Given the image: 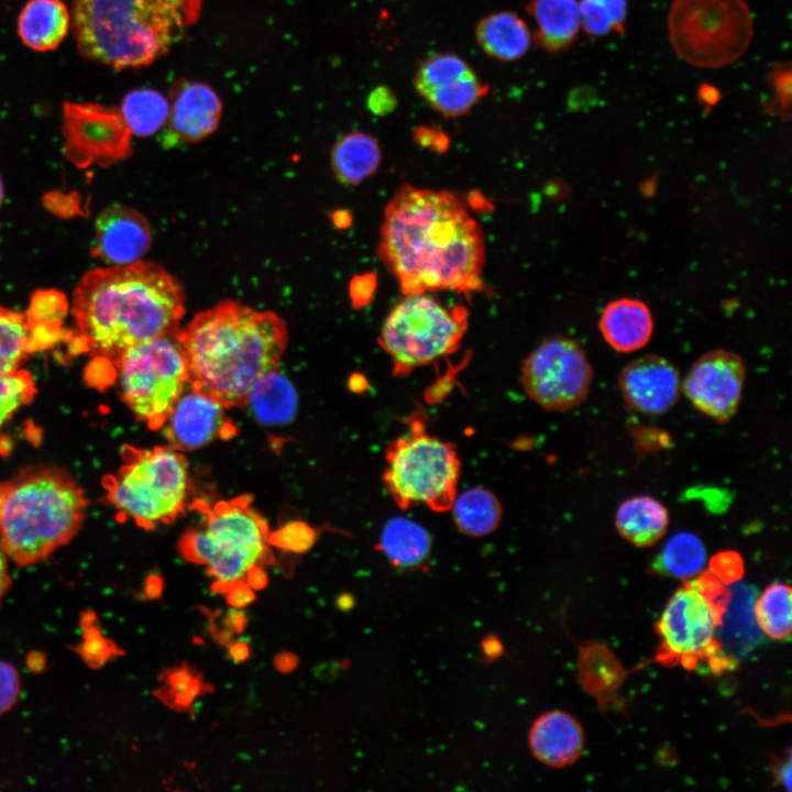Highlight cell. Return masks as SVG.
Returning <instances> with one entry per match:
<instances>
[{
  "mask_svg": "<svg viewBox=\"0 0 792 792\" xmlns=\"http://www.w3.org/2000/svg\"><path fill=\"white\" fill-rule=\"evenodd\" d=\"M377 249L404 295L483 287V231L448 190L402 185L385 208Z\"/></svg>",
  "mask_w": 792,
  "mask_h": 792,
  "instance_id": "1",
  "label": "cell"
},
{
  "mask_svg": "<svg viewBox=\"0 0 792 792\" xmlns=\"http://www.w3.org/2000/svg\"><path fill=\"white\" fill-rule=\"evenodd\" d=\"M72 311L87 349L114 361L135 344L177 332L185 295L162 266L139 261L84 275Z\"/></svg>",
  "mask_w": 792,
  "mask_h": 792,
  "instance_id": "2",
  "label": "cell"
},
{
  "mask_svg": "<svg viewBox=\"0 0 792 792\" xmlns=\"http://www.w3.org/2000/svg\"><path fill=\"white\" fill-rule=\"evenodd\" d=\"M189 365V385L227 408L246 404L253 386L277 369L288 341L285 321L224 300L198 312L177 332Z\"/></svg>",
  "mask_w": 792,
  "mask_h": 792,
  "instance_id": "3",
  "label": "cell"
},
{
  "mask_svg": "<svg viewBox=\"0 0 792 792\" xmlns=\"http://www.w3.org/2000/svg\"><path fill=\"white\" fill-rule=\"evenodd\" d=\"M200 10L201 0H74L70 23L86 59L119 70L165 55Z\"/></svg>",
  "mask_w": 792,
  "mask_h": 792,
  "instance_id": "4",
  "label": "cell"
},
{
  "mask_svg": "<svg viewBox=\"0 0 792 792\" xmlns=\"http://www.w3.org/2000/svg\"><path fill=\"white\" fill-rule=\"evenodd\" d=\"M87 505L84 491L64 470L26 469L2 484L0 547L19 565L38 563L76 536Z\"/></svg>",
  "mask_w": 792,
  "mask_h": 792,
  "instance_id": "5",
  "label": "cell"
},
{
  "mask_svg": "<svg viewBox=\"0 0 792 792\" xmlns=\"http://www.w3.org/2000/svg\"><path fill=\"white\" fill-rule=\"evenodd\" d=\"M202 510L199 522L182 537L179 550L188 561L204 564L215 579L212 588L224 593L251 568L270 560L268 526L246 496Z\"/></svg>",
  "mask_w": 792,
  "mask_h": 792,
  "instance_id": "6",
  "label": "cell"
},
{
  "mask_svg": "<svg viewBox=\"0 0 792 792\" xmlns=\"http://www.w3.org/2000/svg\"><path fill=\"white\" fill-rule=\"evenodd\" d=\"M108 502L125 519L152 529L186 510L191 493L188 463L170 446L130 448L114 475L106 479Z\"/></svg>",
  "mask_w": 792,
  "mask_h": 792,
  "instance_id": "7",
  "label": "cell"
},
{
  "mask_svg": "<svg viewBox=\"0 0 792 792\" xmlns=\"http://www.w3.org/2000/svg\"><path fill=\"white\" fill-rule=\"evenodd\" d=\"M385 462L384 483L399 507L451 508L461 469L458 452L450 442L429 435L421 419L409 418L408 431L388 446Z\"/></svg>",
  "mask_w": 792,
  "mask_h": 792,
  "instance_id": "8",
  "label": "cell"
},
{
  "mask_svg": "<svg viewBox=\"0 0 792 792\" xmlns=\"http://www.w3.org/2000/svg\"><path fill=\"white\" fill-rule=\"evenodd\" d=\"M468 328L464 307H448L427 293L405 295L385 318L378 343L405 376L455 352Z\"/></svg>",
  "mask_w": 792,
  "mask_h": 792,
  "instance_id": "9",
  "label": "cell"
},
{
  "mask_svg": "<svg viewBox=\"0 0 792 792\" xmlns=\"http://www.w3.org/2000/svg\"><path fill=\"white\" fill-rule=\"evenodd\" d=\"M668 29L676 54L702 68L736 62L752 38L751 12L745 0H674Z\"/></svg>",
  "mask_w": 792,
  "mask_h": 792,
  "instance_id": "10",
  "label": "cell"
},
{
  "mask_svg": "<svg viewBox=\"0 0 792 792\" xmlns=\"http://www.w3.org/2000/svg\"><path fill=\"white\" fill-rule=\"evenodd\" d=\"M177 332L135 344L114 360L124 404L154 430L162 428L189 385L188 360Z\"/></svg>",
  "mask_w": 792,
  "mask_h": 792,
  "instance_id": "11",
  "label": "cell"
},
{
  "mask_svg": "<svg viewBox=\"0 0 792 792\" xmlns=\"http://www.w3.org/2000/svg\"><path fill=\"white\" fill-rule=\"evenodd\" d=\"M520 381L538 405L547 410L565 411L586 399L593 369L574 340L558 336L544 340L528 355Z\"/></svg>",
  "mask_w": 792,
  "mask_h": 792,
  "instance_id": "12",
  "label": "cell"
},
{
  "mask_svg": "<svg viewBox=\"0 0 792 792\" xmlns=\"http://www.w3.org/2000/svg\"><path fill=\"white\" fill-rule=\"evenodd\" d=\"M688 581L670 597L658 624L663 648L682 660L708 651L722 615L719 585L713 575L700 573Z\"/></svg>",
  "mask_w": 792,
  "mask_h": 792,
  "instance_id": "13",
  "label": "cell"
},
{
  "mask_svg": "<svg viewBox=\"0 0 792 792\" xmlns=\"http://www.w3.org/2000/svg\"><path fill=\"white\" fill-rule=\"evenodd\" d=\"M65 154L79 167L108 165L131 153V132L120 110L94 102L63 106Z\"/></svg>",
  "mask_w": 792,
  "mask_h": 792,
  "instance_id": "14",
  "label": "cell"
},
{
  "mask_svg": "<svg viewBox=\"0 0 792 792\" xmlns=\"http://www.w3.org/2000/svg\"><path fill=\"white\" fill-rule=\"evenodd\" d=\"M746 371L745 361L735 352L713 350L693 363L682 381V392L697 410L725 424L738 410Z\"/></svg>",
  "mask_w": 792,
  "mask_h": 792,
  "instance_id": "15",
  "label": "cell"
},
{
  "mask_svg": "<svg viewBox=\"0 0 792 792\" xmlns=\"http://www.w3.org/2000/svg\"><path fill=\"white\" fill-rule=\"evenodd\" d=\"M226 409L216 398L188 385L170 408L161 429L168 446L174 449H199L234 432Z\"/></svg>",
  "mask_w": 792,
  "mask_h": 792,
  "instance_id": "16",
  "label": "cell"
},
{
  "mask_svg": "<svg viewBox=\"0 0 792 792\" xmlns=\"http://www.w3.org/2000/svg\"><path fill=\"white\" fill-rule=\"evenodd\" d=\"M682 381L675 365L668 359L647 354L628 363L618 377L625 403L636 413L658 417L678 403Z\"/></svg>",
  "mask_w": 792,
  "mask_h": 792,
  "instance_id": "17",
  "label": "cell"
},
{
  "mask_svg": "<svg viewBox=\"0 0 792 792\" xmlns=\"http://www.w3.org/2000/svg\"><path fill=\"white\" fill-rule=\"evenodd\" d=\"M151 244L147 220L136 210L121 205L105 209L96 220L95 249L109 264L139 262Z\"/></svg>",
  "mask_w": 792,
  "mask_h": 792,
  "instance_id": "18",
  "label": "cell"
},
{
  "mask_svg": "<svg viewBox=\"0 0 792 792\" xmlns=\"http://www.w3.org/2000/svg\"><path fill=\"white\" fill-rule=\"evenodd\" d=\"M169 131L182 142H198L212 134L220 122L222 103L205 82H185L177 87L169 103Z\"/></svg>",
  "mask_w": 792,
  "mask_h": 792,
  "instance_id": "19",
  "label": "cell"
},
{
  "mask_svg": "<svg viewBox=\"0 0 792 792\" xmlns=\"http://www.w3.org/2000/svg\"><path fill=\"white\" fill-rule=\"evenodd\" d=\"M528 743L538 761L548 767L564 768L581 757L585 736L582 726L572 715L551 711L534 722Z\"/></svg>",
  "mask_w": 792,
  "mask_h": 792,
  "instance_id": "20",
  "label": "cell"
},
{
  "mask_svg": "<svg viewBox=\"0 0 792 792\" xmlns=\"http://www.w3.org/2000/svg\"><path fill=\"white\" fill-rule=\"evenodd\" d=\"M598 327L609 346L617 352L629 353L640 350L650 341L653 319L644 301L620 298L604 308Z\"/></svg>",
  "mask_w": 792,
  "mask_h": 792,
  "instance_id": "21",
  "label": "cell"
},
{
  "mask_svg": "<svg viewBox=\"0 0 792 792\" xmlns=\"http://www.w3.org/2000/svg\"><path fill=\"white\" fill-rule=\"evenodd\" d=\"M70 14L63 0H29L18 15V35L35 52H50L68 34Z\"/></svg>",
  "mask_w": 792,
  "mask_h": 792,
  "instance_id": "22",
  "label": "cell"
},
{
  "mask_svg": "<svg viewBox=\"0 0 792 792\" xmlns=\"http://www.w3.org/2000/svg\"><path fill=\"white\" fill-rule=\"evenodd\" d=\"M526 11L537 26L532 37L544 51H564L576 40L581 28L578 0H530Z\"/></svg>",
  "mask_w": 792,
  "mask_h": 792,
  "instance_id": "23",
  "label": "cell"
},
{
  "mask_svg": "<svg viewBox=\"0 0 792 792\" xmlns=\"http://www.w3.org/2000/svg\"><path fill=\"white\" fill-rule=\"evenodd\" d=\"M669 524L668 508L649 495H636L624 501L615 514L618 534L639 548L656 544L667 534Z\"/></svg>",
  "mask_w": 792,
  "mask_h": 792,
  "instance_id": "24",
  "label": "cell"
},
{
  "mask_svg": "<svg viewBox=\"0 0 792 792\" xmlns=\"http://www.w3.org/2000/svg\"><path fill=\"white\" fill-rule=\"evenodd\" d=\"M475 37L485 54L502 62L521 58L532 42L527 23L513 11L484 16L475 28Z\"/></svg>",
  "mask_w": 792,
  "mask_h": 792,
  "instance_id": "25",
  "label": "cell"
},
{
  "mask_svg": "<svg viewBox=\"0 0 792 792\" xmlns=\"http://www.w3.org/2000/svg\"><path fill=\"white\" fill-rule=\"evenodd\" d=\"M382 161L377 140L371 134L354 131L342 136L331 151V167L345 185H358L375 174Z\"/></svg>",
  "mask_w": 792,
  "mask_h": 792,
  "instance_id": "26",
  "label": "cell"
},
{
  "mask_svg": "<svg viewBox=\"0 0 792 792\" xmlns=\"http://www.w3.org/2000/svg\"><path fill=\"white\" fill-rule=\"evenodd\" d=\"M380 549L397 568H413L422 563L431 550L428 531L408 518L391 519L384 527Z\"/></svg>",
  "mask_w": 792,
  "mask_h": 792,
  "instance_id": "27",
  "label": "cell"
},
{
  "mask_svg": "<svg viewBox=\"0 0 792 792\" xmlns=\"http://www.w3.org/2000/svg\"><path fill=\"white\" fill-rule=\"evenodd\" d=\"M450 509L459 530L472 537L491 534L502 517L498 499L483 487H473L457 495Z\"/></svg>",
  "mask_w": 792,
  "mask_h": 792,
  "instance_id": "28",
  "label": "cell"
},
{
  "mask_svg": "<svg viewBox=\"0 0 792 792\" xmlns=\"http://www.w3.org/2000/svg\"><path fill=\"white\" fill-rule=\"evenodd\" d=\"M265 424L285 422L296 409V394L277 369L264 375L251 389L246 404Z\"/></svg>",
  "mask_w": 792,
  "mask_h": 792,
  "instance_id": "29",
  "label": "cell"
},
{
  "mask_svg": "<svg viewBox=\"0 0 792 792\" xmlns=\"http://www.w3.org/2000/svg\"><path fill=\"white\" fill-rule=\"evenodd\" d=\"M707 561L706 549L694 534L673 535L654 560V569L664 575L691 580L703 572Z\"/></svg>",
  "mask_w": 792,
  "mask_h": 792,
  "instance_id": "30",
  "label": "cell"
},
{
  "mask_svg": "<svg viewBox=\"0 0 792 792\" xmlns=\"http://www.w3.org/2000/svg\"><path fill=\"white\" fill-rule=\"evenodd\" d=\"M169 101L152 88H138L122 99L120 113L131 134L150 136L168 120Z\"/></svg>",
  "mask_w": 792,
  "mask_h": 792,
  "instance_id": "31",
  "label": "cell"
},
{
  "mask_svg": "<svg viewBox=\"0 0 792 792\" xmlns=\"http://www.w3.org/2000/svg\"><path fill=\"white\" fill-rule=\"evenodd\" d=\"M488 92L473 70L452 81L436 87L422 96L446 118L466 114Z\"/></svg>",
  "mask_w": 792,
  "mask_h": 792,
  "instance_id": "32",
  "label": "cell"
},
{
  "mask_svg": "<svg viewBox=\"0 0 792 792\" xmlns=\"http://www.w3.org/2000/svg\"><path fill=\"white\" fill-rule=\"evenodd\" d=\"M791 587L776 582L765 588L755 605V619L763 634L774 640L788 639L792 619Z\"/></svg>",
  "mask_w": 792,
  "mask_h": 792,
  "instance_id": "33",
  "label": "cell"
},
{
  "mask_svg": "<svg viewBox=\"0 0 792 792\" xmlns=\"http://www.w3.org/2000/svg\"><path fill=\"white\" fill-rule=\"evenodd\" d=\"M31 345L29 321L20 312L0 307V373L18 370Z\"/></svg>",
  "mask_w": 792,
  "mask_h": 792,
  "instance_id": "34",
  "label": "cell"
},
{
  "mask_svg": "<svg viewBox=\"0 0 792 792\" xmlns=\"http://www.w3.org/2000/svg\"><path fill=\"white\" fill-rule=\"evenodd\" d=\"M471 70L469 64L454 53L435 54L419 65L414 77V86L422 97L431 89L460 78Z\"/></svg>",
  "mask_w": 792,
  "mask_h": 792,
  "instance_id": "35",
  "label": "cell"
},
{
  "mask_svg": "<svg viewBox=\"0 0 792 792\" xmlns=\"http://www.w3.org/2000/svg\"><path fill=\"white\" fill-rule=\"evenodd\" d=\"M33 376L25 370L0 373V430L35 396Z\"/></svg>",
  "mask_w": 792,
  "mask_h": 792,
  "instance_id": "36",
  "label": "cell"
},
{
  "mask_svg": "<svg viewBox=\"0 0 792 792\" xmlns=\"http://www.w3.org/2000/svg\"><path fill=\"white\" fill-rule=\"evenodd\" d=\"M315 539V531L301 522L288 524L274 534H270L271 544L296 553H302L309 550Z\"/></svg>",
  "mask_w": 792,
  "mask_h": 792,
  "instance_id": "37",
  "label": "cell"
},
{
  "mask_svg": "<svg viewBox=\"0 0 792 792\" xmlns=\"http://www.w3.org/2000/svg\"><path fill=\"white\" fill-rule=\"evenodd\" d=\"M581 25L591 36H604L613 25L602 0H581L579 3Z\"/></svg>",
  "mask_w": 792,
  "mask_h": 792,
  "instance_id": "38",
  "label": "cell"
},
{
  "mask_svg": "<svg viewBox=\"0 0 792 792\" xmlns=\"http://www.w3.org/2000/svg\"><path fill=\"white\" fill-rule=\"evenodd\" d=\"M768 81L774 90V105L781 113H787L791 101V69L788 65L777 64L768 75Z\"/></svg>",
  "mask_w": 792,
  "mask_h": 792,
  "instance_id": "39",
  "label": "cell"
},
{
  "mask_svg": "<svg viewBox=\"0 0 792 792\" xmlns=\"http://www.w3.org/2000/svg\"><path fill=\"white\" fill-rule=\"evenodd\" d=\"M20 678L9 663L0 661V714L9 711L18 701Z\"/></svg>",
  "mask_w": 792,
  "mask_h": 792,
  "instance_id": "40",
  "label": "cell"
},
{
  "mask_svg": "<svg viewBox=\"0 0 792 792\" xmlns=\"http://www.w3.org/2000/svg\"><path fill=\"white\" fill-rule=\"evenodd\" d=\"M712 573L719 579L737 578L743 572V561L738 553L726 551L714 556L711 561Z\"/></svg>",
  "mask_w": 792,
  "mask_h": 792,
  "instance_id": "41",
  "label": "cell"
},
{
  "mask_svg": "<svg viewBox=\"0 0 792 792\" xmlns=\"http://www.w3.org/2000/svg\"><path fill=\"white\" fill-rule=\"evenodd\" d=\"M397 106L395 94L386 86L374 88L367 97V108L376 116L391 113Z\"/></svg>",
  "mask_w": 792,
  "mask_h": 792,
  "instance_id": "42",
  "label": "cell"
},
{
  "mask_svg": "<svg viewBox=\"0 0 792 792\" xmlns=\"http://www.w3.org/2000/svg\"><path fill=\"white\" fill-rule=\"evenodd\" d=\"M224 594L228 604L238 609L249 606L255 600L254 591L244 581L229 584Z\"/></svg>",
  "mask_w": 792,
  "mask_h": 792,
  "instance_id": "43",
  "label": "cell"
},
{
  "mask_svg": "<svg viewBox=\"0 0 792 792\" xmlns=\"http://www.w3.org/2000/svg\"><path fill=\"white\" fill-rule=\"evenodd\" d=\"M602 2L608 13L613 30L623 34L627 16L626 0H602Z\"/></svg>",
  "mask_w": 792,
  "mask_h": 792,
  "instance_id": "44",
  "label": "cell"
},
{
  "mask_svg": "<svg viewBox=\"0 0 792 792\" xmlns=\"http://www.w3.org/2000/svg\"><path fill=\"white\" fill-rule=\"evenodd\" d=\"M196 678L187 669H176L169 672L167 683L173 696L186 690Z\"/></svg>",
  "mask_w": 792,
  "mask_h": 792,
  "instance_id": "45",
  "label": "cell"
},
{
  "mask_svg": "<svg viewBox=\"0 0 792 792\" xmlns=\"http://www.w3.org/2000/svg\"><path fill=\"white\" fill-rule=\"evenodd\" d=\"M243 581L253 591H261L266 587L268 578L262 565H255L246 572Z\"/></svg>",
  "mask_w": 792,
  "mask_h": 792,
  "instance_id": "46",
  "label": "cell"
},
{
  "mask_svg": "<svg viewBox=\"0 0 792 792\" xmlns=\"http://www.w3.org/2000/svg\"><path fill=\"white\" fill-rule=\"evenodd\" d=\"M201 690H202V684H201L200 680L195 679L193 681V683L186 690H184L183 692H180L174 696V702L178 706L187 707L193 703V701L196 698V696L199 695Z\"/></svg>",
  "mask_w": 792,
  "mask_h": 792,
  "instance_id": "47",
  "label": "cell"
},
{
  "mask_svg": "<svg viewBox=\"0 0 792 792\" xmlns=\"http://www.w3.org/2000/svg\"><path fill=\"white\" fill-rule=\"evenodd\" d=\"M298 657L290 651H282L274 658V667L282 673H289L298 667Z\"/></svg>",
  "mask_w": 792,
  "mask_h": 792,
  "instance_id": "48",
  "label": "cell"
},
{
  "mask_svg": "<svg viewBox=\"0 0 792 792\" xmlns=\"http://www.w3.org/2000/svg\"><path fill=\"white\" fill-rule=\"evenodd\" d=\"M7 554L0 547V602L2 601L3 596L6 595L9 585L11 583V578L9 575L8 570V561H7Z\"/></svg>",
  "mask_w": 792,
  "mask_h": 792,
  "instance_id": "49",
  "label": "cell"
},
{
  "mask_svg": "<svg viewBox=\"0 0 792 792\" xmlns=\"http://www.w3.org/2000/svg\"><path fill=\"white\" fill-rule=\"evenodd\" d=\"M698 99L704 107H713L719 100V91L705 84L698 89Z\"/></svg>",
  "mask_w": 792,
  "mask_h": 792,
  "instance_id": "50",
  "label": "cell"
},
{
  "mask_svg": "<svg viewBox=\"0 0 792 792\" xmlns=\"http://www.w3.org/2000/svg\"><path fill=\"white\" fill-rule=\"evenodd\" d=\"M229 656L235 662H243L250 657V648L245 642H232L229 647Z\"/></svg>",
  "mask_w": 792,
  "mask_h": 792,
  "instance_id": "51",
  "label": "cell"
},
{
  "mask_svg": "<svg viewBox=\"0 0 792 792\" xmlns=\"http://www.w3.org/2000/svg\"><path fill=\"white\" fill-rule=\"evenodd\" d=\"M227 623L230 629L241 631L246 624V617L238 608L232 607L227 615Z\"/></svg>",
  "mask_w": 792,
  "mask_h": 792,
  "instance_id": "52",
  "label": "cell"
},
{
  "mask_svg": "<svg viewBox=\"0 0 792 792\" xmlns=\"http://www.w3.org/2000/svg\"><path fill=\"white\" fill-rule=\"evenodd\" d=\"M163 592V582L157 575L148 578L145 584V593L150 598H157Z\"/></svg>",
  "mask_w": 792,
  "mask_h": 792,
  "instance_id": "53",
  "label": "cell"
},
{
  "mask_svg": "<svg viewBox=\"0 0 792 792\" xmlns=\"http://www.w3.org/2000/svg\"><path fill=\"white\" fill-rule=\"evenodd\" d=\"M777 777L783 785L787 787V789L790 791L791 789V760L790 758L787 759L785 762L780 765Z\"/></svg>",
  "mask_w": 792,
  "mask_h": 792,
  "instance_id": "54",
  "label": "cell"
},
{
  "mask_svg": "<svg viewBox=\"0 0 792 792\" xmlns=\"http://www.w3.org/2000/svg\"><path fill=\"white\" fill-rule=\"evenodd\" d=\"M337 605L342 610L350 609L353 605L352 596H350L349 594H341L337 598Z\"/></svg>",
  "mask_w": 792,
  "mask_h": 792,
  "instance_id": "55",
  "label": "cell"
},
{
  "mask_svg": "<svg viewBox=\"0 0 792 792\" xmlns=\"http://www.w3.org/2000/svg\"><path fill=\"white\" fill-rule=\"evenodd\" d=\"M2 198H3V184H2V180H1V178H0V204H1V201H2Z\"/></svg>",
  "mask_w": 792,
  "mask_h": 792,
  "instance_id": "56",
  "label": "cell"
},
{
  "mask_svg": "<svg viewBox=\"0 0 792 792\" xmlns=\"http://www.w3.org/2000/svg\"><path fill=\"white\" fill-rule=\"evenodd\" d=\"M1 495H2V484L0 483V501H1Z\"/></svg>",
  "mask_w": 792,
  "mask_h": 792,
  "instance_id": "57",
  "label": "cell"
}]
</instances>
